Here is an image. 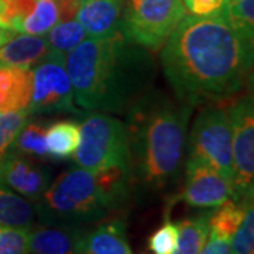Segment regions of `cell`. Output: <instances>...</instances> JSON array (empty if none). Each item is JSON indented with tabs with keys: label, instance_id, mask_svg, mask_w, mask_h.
Segmentation results:
<instances>
[{
	"label": "cell",
	"instance_id": "obj_1",
	"mask_svg": "<svg viewBox=\"0 0 254 254\" xmlns=\"http://www.w3.org/2000/svg\"><path fill=\"white\" fill-rule=\"evenodd\" d=\"M253 51L222 16H185L161 47V65L174 96L195 108L245 89Z\"/></svg>",
	"mask_w": 254,
	"mask_h": 254
},
{
	"label": "cell",
	"instance_id": "obj_2",
	"mask_svg": "<svg viewBox=\"0 0 254 254\" xmlns=\"http://www.w3.org/2000/svg\"><path fill=\"white\" fill-rule=\"evenodd\" d=\"M75 103L86 112L126 113L153 88L157 65L150 50L123 31L85 38L65 58Z\"/></svg>",
	"mask_w": 254,
	"mask_h": 254
},
{
	"label": "cell",
	"instance_id": "obj_3",
	"mask_svg": "<svg viewBox=\"0 0 254 254\" xmlns=\"http://www.w3.org/2000/svg\"><path fill=\"white\" fill-rule=\"evenodd\" d=\"M193 108L151 88L126 112L131 180L164 190L178 180Z\"/></svg>",
	"mask_w": 254,
	"mask_h": 254
},
{
	"label": "cell",
	"instance_id": "obj_4",
	"mask_svg": "<svg viewBox=\"0 0 254 254\" xmlns=\"http://www.w3.org/2000/svg\"><path fill=\"white\" fill-rule=\"evenodd\" d=\"M131 184L127 170L92 173L75 165L50 182L34 202L37 219L48 226L99 223L125 205Z\"/></svg>",
	"mask_w": 254,
	"mask_h": 254
},
{
	"label": "cell",
	"instance_id": "obj_5",
	"mask_svg": "<svg viewBox=\"0 0 254 254\" xmlns=\"http://www.w3.org/2000/svg\"><path fill=\"white\" fill-rule=\"evenodd\" d=\"M79 128L81 141L73 154L75 165L92 173L131 171L125 122L109 113L89 112L82 118Z\"/></svg>",
	"mask_w": 254,
	"mask_h": 254
},
{
	"label": "cell",
	"instance_id": "obj_6",
	"mask_svg": "<svg viewBox=\"0 0 254 254\" xmlns=\"http://www.w3.org/2000/svg\"><path fill=\"white\" fill-rule=\"evenodd\" d=\"M188 157L208 164L233 184L232 122L227 108L208 105L200 110L188 138Z\"/></svg>",
	"mask_w": 254,
	"mask_h": 254
},
{
	"label": "cell",
	"instance_id": "obj_7",
	"mask_svg": "<svg viewBox=\"0 0 254 254\" xmlns=\"http://www.w3.org/2000/svg\"><path fill=\"white\" fill-rule=\"evenodd\" d=\"M185 16L182 0H127L122 31L153 53L161 50Z\"/></svg>",
	"mask_w": 254,
	"mask_h": 254
},
{
	"label": "cell",
	"instance_id": "obj_8",
	"mask_svg": "<svg viewBox=\"0 0 254 254\" xmlns=\"http://www.w3.org/2000/svg\"><path fill=\"white\" fill-rule=\"evenodd\" d=\"M66 55L50 50V53L33 66V91L28 105L30 115L72 113L82 116L73 98L71 78L65 66Z\"/></svg>",
	"mask_w": 254,
	"mask_h": 254
},
{
	"label": "cell",
	"instance_id": "obj_9",
	"mask_svg": "<svg viewBox=\"0 0 254 254\" xmlns=\"http://www.w3.org/2000/svg\"><path fill=\"white\" fill-rule=\"evenodd\" d=\"M232 122L233 184L232 199L240 203L253 200L254 190V102L253 95L236 99L229 108Z\"/></svg>",
	"mask_w": 254,
	"mask_h": 254
},
{
	"label": "cell",
	"instance_id": "obj_10",
	"mask_svg": "<svg viewBox=\"0 0 254 254\" xmlns=\"http://www.w3.org/2000/svg\"><path fill=\"white\" fill-rule=\"evenodd\" d=\"M232 196V184L199 160L190 158L185 165V184L180 199L190 208L215 209Z\"/></svg>",
	"mask_w": 254,
	"mask_h": 254
},
{
	"label": "cell",
	"instance_id": "obj_11",
	"mask_svg": "<svg viewBox=\"0 0 254 254\" xmlns=\"http://www.w3.org/2000/svg\"><path fill=\"white\" fill-rule=\"evenodd\" d=\"M0 182L26 199L36 202L51 182V173L30 160L28 155L10 150L0 160Z\"/></svg>",
	"mask_w": 254,
	"mask_h": 254
},
{
	"label": "cell",
	"instance_id": "obj_12",
	"mask_svg": "<svg viewBox=\"0 0 254 254\" xmlns=\"http://www.w3.org/2000/svg\"><path fill=\"white\" fill-rule=\"evenodd\" d=\"M125 0H81L75 18L92 38L122 31Z\"/></svg>",
	"mask_w": 254,
	"mask_h": 254
},
{
	"label": "cell",
	"instance_id": "obj_13",
	"mask_svg": "<svg viewBox=\"0 0 254 254\" xmlns=\"http://www.w3.org/2000/svg\"><path fill=\"white\" fill-rule=\"evenodd\" d=\"M75 254H131L125 222L110 219L86 229Z\"/></svg>",
	"mask_w": 254,
	"mask_h": 254
},
{
	"label": "cell",
	"instance_id": "obj_14",
	"mask_svg": "<svg viewBox=\"0 0 254 254\" xmlns=\"http://www.w3.org/2000/svg\"><path fill=\"white\" fill-rule=\"evenodd\" d=\"M88 227L48 226L28 229V252L37 254H75Z\"/></svg>",
	"mask_w": 254,
	"mask_h": 254
},
{
	"label": "cell",
	"instance_id": "obj_15",
	"mask_svg": "<svg viewBox=\"0 0 254 254\" xmlns=\"http://www.w3.org/2000/svg\"><path fill=\"white\" fill-rule=\"evenodd\" d=\"M50 50L46 36L16 34L0 47V69L33 68L50 53Z\"/></svg>",
	"mask_w": 254,
	"mask_h": 254
},
{
	"label": "cell",
	"instance_id": "obj_16",
	"mask_svg": "<svg viewBox=\"0 0 254 254\" xmlns=\"http://www.w3.org/2000/svg\"><path fill=\"white\" fill-rule=\"evenodd\" d=\"M33 91V68L0 69V113L27 110Z\"/></svg>",
	"mask_w": 254,
	"mask_h": 254
},
{
	"label": "cell",
	"instance_id": "obj_17",
	"mask_svg": "<svg viewBox=\"0 0 254 254\" xmlns=\"http://www.w3.org/2000/svg\"><path fill=\"white\" fill-rule=\"evenodd\" d=\"M36 219L34 202L0 182V226L28 230L36 225Z\"/></svg>",
	"mask_w": 254,
	"mask_h": 254
},
{
	"label": "cell",
	"instance_id": "obj_18",
	"mask_svg": "<svg viewBox=\"0 0 254 254\" xmlns=\"http://www.w3.org/2000/svg\"><path fill=\"white\" fill-rule=\"evenodd\" d=\"M81 141V128L76 122L60 120L46 128V143L50 160H68L75 154Z\"/></svg>",
	"mask_w": 254,
	"mask_h": 254
},
{
	"label": "cell",
	"instance_id": "obj_19",
	"mask_svg": "<svg viewBox=\"0 0 254 254\" xmlns=\"http://www.w3.org/2000/svg\"><path fill=\"white\" fill-rule=\"evenodd\" d=\"M213 209H205L199 215L177 223L178 240L173 254H199L209 237V219Z\"/></svg>",
	"mask_w": 254,
	"mask_h": 254
},
{
	"label": "cell",
	"instance_id": "obj_20",
	"mask_svg": "<svg viewBox=\"0 0 254 254\" xmlns=\"http://www.w3.org/2000/svg\"><path fill=\"white\" fill-rule=\"evenodd\" d=\"M250 203H253V200L247 203H240L230 198L220 206L213 209L209 219V233L232 240L245 218L246 210Z\"/></svg>",
	"mask_w": 254,
	"mask_h": 254
},
{
	"label": "cell",
	"instance_id": "obj_21",
	"mask_svg": "<svg viewBox=\"0 0 254 254\" xmlns=\"http://www.w3.org/2000/svg\"><path fill=\"white\" fill-rule=\"evenodd\" d=\"M222 17L249 43H254V0H227Z\"/></svg>",
	"mask_w": 254,
	"mask_h": 254
},
{
	"label": "cell",
	"instance_id": "obj_22",
	"mask_svg": "<svg viewBox=\"0 0 254 254\" xmlns=\"http://www.w3.org/2000/svg\"><path fill=\"white\" fill-rule=\"evenodd\" d=\"M13 151L28 157H38L50 160L46 143V127L40 122L31 120V116L26 122L23 128L18 131L17 137L11 147Z\"/></svg>",
	"mask_w": 254,
	"mask_h": 254
},
{
	"label": "cell",
	"instance_id": "obj_23",
	"mask_svg": "<svg viewBox=\"0 0 254 254\" xmlns=\"http://www.w3.org/2000/svg\"><path fill=\"white\" fill-rule=\"evenodd\" d=\"M86 36L88 34L85 28L81 26V23L76 18H72V20L57 23L54 27L47 33L46 38L51 50L66 55L69 54L75 47L79 46L86 38Z\"/></svg>",
	"mask_w": 254,
	"mask_h": 254
},
{
	"label": "cell",
	"instance_id": "obj_24",
	"mask_svg": "<svg viewBox=\"0 0 254 254\" xmlns=\"http://www.w3.org/2000/svg\"><path fill=\"white\" fill-rule=\"evenodd\" d=\"M30 116L31 115L28 110L0 113V160L11 150L18 131L26 125Z\"/></svg>",
	"mask_w": 254,
	"mask_h": 254
},
{
	"label": "cell",
	"instance_id": "obj_25",
	"mask_svg": "<svg viewBox=\"0 0 254 254\" xmlns=\"http://www.w3.org/2000/svg\"><path fill=\"white\" fill-rule=\"evenodd\" d=\"M230 254H254V209L249 205L246 215L230 242Z\"/></svg>",
	"mask_w": 254,
	"mask_h": 254
},
{
	"label": "cell",
	"instance_id": "obj_26",
	"mask_svg": "<svg viewBox=\"0 0 254 254\" xmlns=\"http://www.w3.org/2000/svg\"><path fill=\"white\" fill-rule=\"evenodd\" d=\"M178 240V226L170 219H165L148 239V247L154 254H173Z\"/></svg>",
	"mask_w": 254,
	"mask_h": 254
},
{
	"label": "cell",
	"instance_id": "obj_27",
	"mask_svg": "<svg viewBox=\"0 0 254 254\" xmlns=\"http://www.w3.org/2000/svg\"><path fill=\"white\" fill-rule=\"evenodd\" d=\"M28 230L0 226V254H27Z\"/></svg>",
	"mask_w": 254,
	"mask_h": 254
},
{
	"label": "cell",
	"instance_id": "obj_28",
	"mask_svg": "<svg viewBox=\"0 0 254 254\" xmlns=\"http://www.w3.org/2000/svg\"><path fill=\"white\" fill-rule=\"evenodd\" d=\"M227 0H184L185 9L190 16L196 17H210L222 16Z\"/></svg>",
	"mask_w": 254,
	"mask_h": 254
},
{
	"label": "cell",
	"instance_id": "obj_29",
	"mask_svg": "<svg viewBox=\"0 0 254 254\" xmlns=\"http://www.w3.org/2000/svg\"><path fill=\"white\" fill-rule=\"evenodd\" d=\"M230 242L232 240L229 239H223L209 233L208 240L199 254H230Z\"/></svg>",
	"mask_w": 254,
	"mask_h": 254
},
{
	"label": "cell",
	"instance_id": "obj_30",
	"mask_svg": "<svg viewBox=\"0 0 254 254\" xmlns=\"http://www.w3.org/2000/svg\"><path fill=\"white\" fill-rule=\"evenodd\" d=\"M14 36H16V33H14V31H11L10 28L6 27V26L0 21V47L3 46V44H6L10 38Z\"/></svg>",
	"mask_w": 254,
	"mask_h": 254
},
{
	"label": "cell",
	"instance_id": "obj_31",
	"mask_svg": "<svg viewBox=\"0 0 254 254\" xmlns=\"http://www.w3.org/2000/svg\"><path fill=\"white\" fill-rule=\"evenodd\" d=\"M27 254H37V253H33V252H28Z\"/></svg>",
	"mask_w": 254,
	"mask_h": 254
},
{
	"label": "cell",
	"instance_id": "obj_32",
	"mask_svg": "<svg viewBox=\"0 0 254 254\" xmlns=\"http://www.w3.org/2000/svg\"><path fill=\"white\" fill-rule=\"evenodd\" d=\"M182 1H184V0H182Z\"/></svg>",
	"mask_w": 254,
	"mask_h": 254
}]
</instances>
